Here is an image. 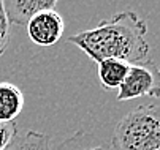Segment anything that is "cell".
<instances>
[{
    "label": "cell",
    "instance_id": "1",
    "mask_svg": "<svg viewBox=\"0 0 160 150\" xmlns=\"http://www.w3.org/2000/svg\"><path fill=\"white\" fill-rule=\"evenodd\" d=\"M148 24L132 10L116 13L94 27L68 36V43L78 46L94 62L108 59L122 60L130 65L140 63L149 55L146 40Z\"/></svg>",
    "mask_w": 160,
    "mask_h": 150
},
{
    "label": "cell",
    "instance_id": "2",
    "mask_svg": "<svg viewBox=\"0 0 160 150\" xmlns=\"http://www.w3.org/2000/svg\"><path fill=\"white\" fill-rule=\"evenodd\" d=\"M112 150H160V106L144 104L127 112L114 126Z\"/></svg>",
    "mask_w": 160,
    "mask_h": 150
},
{
    "label": "cell",
    "instance_id": "3",
    "mask_svg": "<svg viewBox=\"0 0 160 150\" xmlns=\"http://www.w3.org/2000/svg\"><path fill=\"white\" fill-rule=\"evenodd\" d=\"M141 96L160 98V68L152 59L130 65L118 92V101H130Z\"/></svg>",
    "mask_w": 160,
    "mask_h": 150
},
{
    "label": "cell",
    "instance_id": "4",
    "mask_svg": "<svg viewBox=\"0 0 160 150\" xmlns=\"http://www.w3.org/2000/svg\"><path fill=\"white\" fill-rule=\"evenodd\" d=\"M29 40L43 48L54 46L65 32V21L56 10H46L35 14L26 26Z\"/></svg>",
    "mask_w": 160,
    "mask_h": 150
},
{
    "label": "cell",
    "instance_id": "5",
    "mask_svg": "<svg viewBox=\"0 0 160 150\" xmlns=\"http://www.w3.org/2000/svg\"><path fill=\"white\" fill-rule=\"evenodd\" d=\"M3 10L10 26H27V22L40 11L56 10V0H5Z\"/></svg>",
    "mask_w": 160,
    "mask_h": 150
},
{
    "label": "cell",
    "instance_id": "6",
    "mask_svg": "<svg viewBox=\"0 0 160 150\" xmlns=\"http://www.w3.org/2000/svg\"><path fill=\"white\" fill-rule=\"evenodd\" d=\"M26 98L22 90L11 82H0V122H14L22 112Z\"/></svg>",
    "mask_w": 160,
    "mask_h": 150
},
{
    "label": "cell",
    "instance_id": "7",
    "mask_svg": "<svg viewBox=\"0 0 160 150\" xmlns=\"http://www.w3.org/2000/svg\"><path fill=\"white\" fill-rule=\"evenodd\" d=\"M130 68V63L122 60H102L98 62V81L102 84L103 90H114L122 85L127 73Z\"/></svg>",
    "mask_w": 160,
    "mask_h": 150
},
{
    "label": "cell",
    "instance_id": "8",
    "mask_svg": "<svg viewBox=\"0 0 160 150\" xmlns=\"http://www.w3.org/2000/svg\"><path fill=\"white\" fill-rule=\"evenodd\" d=\"M7 150H52V147L48 134L30 130L26 134L18 136Z\"/></svg>",
    "mask_w": 160,
    "mask_h": 150
},
{
    "label": "cell",
    "instance_id": "9",
    "mask_svg": "<svg viewBox=\"0 0 160 150\" xmlns=\"http://www.w3.org/2000/svg\"><path fill=\"white\" fill-rule=\"evenodd\" d=\"M19 136L16 122H0V150H7Z\"/></svg>",
    "mask_w": 160,
    "mask_h": 150
},
{
    "label": "cell",
    "instance_id": "10",
    "mask_svg": "<svg viewBox=\"0 0 160 150\" xmlns=\"http://www.w3.org/2000/svg\"><path fill=\"white\" fill-rule=\"evenodd\" d=\"M10 22L7 19V14H5V10H3V3L0 0V57H2L10 45Z\"/></svg>",
    "mask_w": 160,
    "mask_h": 150
},
{
    "label": "cell",
    "instance_id": "11",
    "mask_svg": "<svg viewBox=\"0 0 160 150\" xmlns=\"http://www.w3.org/2000/svg\"><path fill=\"white\" fill-rule=\"evenodd\" d=\"M63 147H68V150H109L106 145H86V144L81 145V141L78 139V133L68 139L63 144Z\"/></svg>",
    "mask_w": 160,
    "mask_h": 150
}]
</instances>
